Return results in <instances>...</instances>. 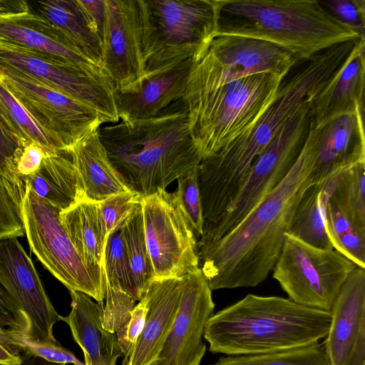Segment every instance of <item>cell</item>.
Listing matches in <instances>:
<instances>
[{"instance_id": "obj_30", "label": "cell", "mask_w": 365, "mask_h": 365, "mask_svg": "<svg viewBox=\"0 0 365 365\" xmlns=\"http://www.w3.org/2000/svg\"><path fill=\"white\" fill-rule=\"evenodd\" d=\"M0 120L24 147L34 143L46 154L63 153L48 133L33 118L1 78Z\"/></svg>"}, {"instance_id": "obj_42", "label": "cell", "mask_w": 365, "mask_h": 365, "mask_svg": "<svg viewBox=\"0 0 365 365\" xmlns=\"http://www.w3.org/2000/svg\"><path fill=\"white\" fill-rule=\"evenodd\" d=\"M46 155L44 150L36 143L24 147L16 163V170L24 183L25 179L39 168Z\"/></svg>"}, {"instance_id": "obj_11", "label": "cell", "mask_w": 365, "mask_h": 365, "mask_svg": "<svg viewBox=\"0 0 365 365\" xmlns=\"http://www.w3.org/2000/svg\"><path fill=\"white\" fill-rule=\"evenodd\" d=\"M61 212L26 187L22 218L31 251L68 291L83 292L103 303L106 282L80 258L61 222Z\"/></svg>"}, {"instance_id": "obj_24", "label": "cell", "mask_w": 365, "mask_h": 365, "mask_svg": "<svg viewBox=\"0 0 365 365\" xmlns=\"http://www.w3.org/2000/svg\"><path fill=\"white\" fill-rule=\"evenodd\" d=\"M71 310L61 320L66 322L75 341L82 349L85 365H116L123 356L115 333L105 329L101 320L103 303H95L88 295L69 291Z\"/></svg>"}, {"instance_id": "obj_47", "label": "cell", "mask_w": 365, "mask_h": 365, "mask_svg": "<svg viewBox=\"0 0 365 365\" xmlns=\"http://www.w3.org/2000/svg\"><path fill=\"white\" fill-rule=\"evenodd\" d=\"M0 327L19 329L18 324L0 297Z\"/></svg>"}, {"instance_id": "obj_14", "label": "cell", "mask_w": 365, "mask_h": 365, "mask_svg": "<svg viewBox=\"0 0 365 365\" xmlns=\"http://www.w3.org/2000/svg\"><path fill=\"white\" fill-rule=\"evenodd\" d=\"M0 78L63 153L105 123L89 106L24 73L0 68Z\"/></svg>"}, {"instance_id": "obj_19", "label": "cell", "mask_w": 365, "mask_h": 365, "mask_svg": "<svg viewBox=\"0 0 365 365\" xmlns=\"http://www.w3.org/2000/svg\"><path fill=\"white\" fill-rule=\"evenodd\" d=\"M314 183L365 163L364 108L316 125Z\"/></svg>"}, {"instance_id": "obj_6", "label": "cell", "mask_w": 365, "mask_h": 365, "mask_svg": "<svg viewBox=\"0 0 365 365\" xmlns=\"http://www.w3.org/2000/svg\"><path fill=\"white\" fill-rule=\"evenodd\" d=\"M284 77L257 73L184 96L190 132L202 158L252 125L275 99Z\"/></svg>"}, {"instance_id": "obj_8", "label": "cell", "mask_w": 365, "mask_h": 365, "mask_svg": "<svg viewBox=\"0 0 365 365\" xmlns=\"http://www.w3.org/2000/svg\"><path fill=\"white\" fill-rule=\"evenodd\" d=\"M298 61L289 51L269 41L214 34L192 57L184 96L257 73L286 76Z\"/></svg>"}, {"instance_id": "obj_16", "label": "cell", "mask_w": 365, "mask_h": 365, "mask_svg": "<svg viewBox=\"0 0 365 365\" xmlns=\"http://www.w3.org/2000/svg\"><path fill=\"white\" fill-rule=\"evenodd\" d=\"M106 21L102 64L115 91L134 88L145 73L143 23L140 0H105Z\"/></svg>"}, {"instance_id": "obj_22", "label": "cell", "mask_w": 365, "mask_h": 365, "mask_svg": "<svg viewBox=\"0 0 365 365\" xmlns=\"http://www.w3.org/2000/svg\"><path fill=\"white\" fill-rule=\"evenodd\" d=\"M183 281L184 276L150 282L145 292L149 309L143 331L122 365H149L158 359L178 309Z\"/></svg>"}, {"instance_id": "obj_3", "label": "cell", "mask_w": 365, "mask_h": 365, "mask_svg": "<svg viewBox=\"0 0 365 365\" xmlns=\"http://www.w3.org/2000/svg\"><path fill=\"white\" fill-rule=\"evenodd\" d=\"M98 135L123 182L141 197L165 190L202 159L183 99L152 118L100 127Z\"/></svg>"}, {"instance_id": "obj_23", "label": "cell", "mask_w": 365, "mask_h": 365, "mask_svg": "<svg viewBox=\"0 0 365 365\" xmlns=\"http://www.w3.org/2000/svg\"><path fill=\"white\" fill-rule=\"evenodd\" d=\"M364 82L365 39H359L340 69L312 100L314 125L364 108Z\"/></svg>"}, {"instance_id": "obj_31", "label": "cell", "mask_w": 365, "mask_h": 365, "mask_svg": "<svg viewBox=\"0 0 365 365\" xmlns=\"http://www.w3.org/2000/svg\"><path fill=\"white\" fill-rule=\"evenodd\" d=\"M120 230L132 269L135 291L140 301L145 295L150 282L155 278L145 237L141 202Z\"/></svg>"}, {"instance_id": "obj_13", "label": "cell", "mask_w": 365, "mask_h": 365, "mask_svg": "<svg viewBox=\"0 0 365 365\" xmlns=\"http://www.w3.org/2000/svg\"><path fill=\"white\" fill-rule=\"evenodd\" d=\"M0 297L19 330L40 340L57 342L53 327L61 316L16 237L0 240Z\"/></svg>"}, {"instance_id": "obj_9", "label": "cell", "mask_w": 365, "mask_h": 365, "mask_svg": "<svg viewBox=\"0 0 365 365\" xmlns=\"http://www.w3.org/2000/svg\"><path fill=\"white\" fill-rule=\"evenodd\" d=\"M312 101L289 118L259 154L229 207L197 246L216 241L233 229L285 177L297 160L313 121Z\"/></svg>"}, {"instance_id": "obj_39", "label": "cell", "mask_w": 365, "mask_h": 365, "mask_svg": "<svg viewBox=\"0 0 365 365\" xmlns=\"http://www.w3.org/2000/svg\"><path fill=\"white\" fill-rule=\"evenodd\" d=\"M324 9L339 22L365 39L364 0L319 1Z\"/></svg>"}, {"instance_id": "obj_36", "label": "cell", "mask_w": 365, "mask_h": 365, "mask_svg": "<svg viewBox=\"0 0 365 365\" xmlns=\"http://www.w3.org/2000/svg\"><path fill=\"white\" fill-rule=\"evenodd\" d=\"M177 181L178 187L174 192L198 241L203 233L204 218L198 186L197 167L180 177Z\"/></svg>"}, {"instance_id": "obj_32", "label": "cell", "mask_w": 365, "mask_h": 365, "mask_svg": "<svg viewBox=\"0 0 365 365\" xmlns=\"http://www.w3.org/2000/svg\"><path fill=\"white\" fill-rule=\"evenodd\" d=\"M354 228L365 233V163L343 172L330 197Z\"/></svg>"}, {"instance_id": "obj_4", "label": "cell", "mask_w": 365, "mask_h": 365, "mask_svg": "<svg viewBox=\"0 0 365 365\" xmlns=\"http://www.w3.org/2000/svg\"><path fill=\"white\" fill-rule=\"evenodd\" d=\"M331 321V312L250 294L213 314L203 336L213 354H257L317 342L326 337Z\"/></svg>"}, {"instance_id": "obj_2", "label": "cell", "mask_w": 365, "mask_h": 365, "mask_svg": "<svg viewBox=\"0 0 365 365\" xmlns=\"http://www.w3.org/2000/svg\"><path fill=\"white\" fill-rule=\"evenodd\" d=\"M356 41L336 44L299 61L283 79L274 101L232 142L202 159L197 180L202 204L221 215L245 183L259 154L282 125L312 101L340 69Z\"/></svg>"}, {"instance_id": "obj_41", "label": "cell", "mask_w": 365, "mask_h": 365, "mask_svg": "<svg viewBox=\"0 0 365 365\" xmlns=\"http://www.w3.org/2000/svg\"><path fill=\"white\" fill-rule=\"evenodd\" d=\"M333 248L351 261L365 268V233L351 230L330 240Z\"/></svg>"}, {"instance_id": "obj_12", "label": "cell", "mask_w": 365, "mask_h": 365, "mask_svg": "<svg viewBox=\"0 0 365 365\" xmlns=\"http://www.w3.org/2000/svg\"><path fill=\"white\" fill-rule=\"evenodd\" d=\"M0 68L15 70L95 109L104 123L119 121L108 76L89 74L68 62L0 38Z\"/></svg>"}, {"instance_id": "obj_48", "label": "cell", "mask_w": 365, "mask_h": 365, "mask_svg": "<svg viewBox=\"0 0 365 365\" xmlns=\"http://www.w3.org/2000/svg\"><path fill=\"white\" fill-rule=\"evenodd\" d=\"M20 365H66L63 363H54L46 361L42 358L31 356L30 354H21V362Z\"/></svg>"}, {"instance_id": "obj_35", "label": "cell", "mask_w": 365, "mask_h": 365, "mask_svg": "<svg viewBox=\"0 0 365 365\" xmlns=\"http://www.w3.org/2000/svg\"><path fill=\"white\" fill-rule=\"evenodd\" d=\"M25 192L0 171V240L25 235L22 218Z\"/></svg>"}, {"instance_id": "obj_7", "label": "cell", "mask_w": 365, "mask_h": 365, "mask_svg": "<svg viewBox=\"0 0 365 365\" xmlns=\"http://www.w3.org/2000/svg\"><path fill=\"white\" fill-rule=\"evenodd\" d=\"M145 71L192 58L215 33V0H140Z\"/></svg>"}, {"instance_id": "obj_49", "label": "cell", "mask_w": 365, "mask_h": 365, "mask_svg": "<svg viewBox=\"0 0 365 365\" xmlns=\"http://www.w3.org/2000/svg\"><path fill=\"white\" fill-rule=\"evenodd\" d=\"M149 365H159V364H158V361L156 360V361L152 362L151 364H150Z\"/></svg>"}, {"instance_id": "obj_28", "label": "cell", "mask_w": 365, "mask_h": 365, "mask_svg": "<svg viewBox=\"0 0 365 365\" xmlns=\"http://www.w3.org/2000/svg\"><path fill=\"white\" fill-rule=\"evenodd\" d=\"M341 174L323 182L313 183L304 190L296 207L287 233L317 248H333L327 233L326 212Z\"/></svg>"}, {"instance_id": "obj_20", "label": "cell", "mask_w": 365, "mask_h": 365, "mask_svg": "<svg viewBox=\"0 0 365 365\" xmlns=\"http://www.w3.org/2000/svg\"><path fill=\"white\" fill-rule=\"evenodd\" d=\"M192 61L190 58L148 70L130 91H115L119 118L121 120L150 118L182 99Z\"/></svg>"}, {"instance_id": "obj_15", "label": "cell", "mask_w": 365, "mask_h": 365, "mask_svg": "<svg viewBox=\"0 0 365 365\" xmlns=\"http://www.w3.org/2000/svg\"><path fill=\"white\" fill-rule=\"evenodd\" d=\"M143 226L155 278L182 277L198 269L197 239L175 192L142 197Z\"/></svg>"}, {"instance_id": "obj_25", "label": "cell", "mask_w": 365, "mask_h": 365, "mask_svg": "<svg viewBox=\"0 0 365 365\" xmlns=\"http://www.w3.org/2000/svg\"><path fill=\"white\" fill-rule=\"evenodd\" d=\"M61 222L86 267L106 282L103 267L108 239L99 202L83 197L60 213Z\"/></svg>"}, {"instance_id": "obj_44", "label": "cell", "mask_w": 365, "mask_h": 365, "mask_svg": "<svg viewBox=\"0 0 365 365\" xmlns=\"http://www.w3.org/2000/svg\"><path fill=\"white\" fill-rule=\"evenodd\" d=\"M353 229L347 217L329 200L326 212V230L329 240Z\"/></svg>"}, {"instance_id": "obj_43", "label": "cell", "mask_w": 365, "mask_h": 365, "mask_svg": "<svg viewBox=\"0 0 365 365\" xmlns=\"http://www.w3.org/2000/svg\"><path fill=\"white\" fill-rule=\"evenodd\" d=\"M90 26L103 41L106 21L105 0H77Z\"/></svg>"}, {"instance_id": "obj_38", "label": "cell", "mask_w": 365, "mask_h": 365, "mask_svg": "<svg viewBox=\"0 0 365 365\" xmlns=\"http://www.w3.org/2000/svg\"><path fill=\"white\" fill-rule=\"evenodd\" d=\"M141 199L138 193L130 190L111 195L99 202L108 237L123 227Z\"/></svg>"}, {"instance_id": "obj_27", "label": "cell", "mask_w": 365, "mask_h": 365, "mask_svg": "<svg viewBox=\"0 0 365 365\" xmlns=\"http://www.w3.org/2000/svg\"><path fill=\"white\" fill-rule=\"evenodd\" d=\"M25 184L61 211L86 197L81 181L68 154H46L39 168L25 179Z\"/></svg>"}, {"instance_id": "obj_5", "label": "cell", "mask_w": 365, "mask_h": 365, "mask_svg": "<svg viewBox=\"0 0 365 365\" xmlns=\"http://www.w3.org/2000/svg\"><path fill=\"white\" fill-rule=\"evenodd\" d=\"M215 34L275 43L298 61L359 36L334 19L317 0H215Z\"/></svg>"}, {"instance_id": "obj_45", "label": "cell", "mask_w": 365, "mask_h": 365, "mask_svg": "<svg viewBox=\"0 0 365 365\" xmlns=\"http://www.w3.org/2000/svg\"><path fill=\"white\" fill-rule=\"evenodd\" d=\"M21 352L10 337L7 328L0 327V365H20Z\"/></svg>"}, {"instance_id": "obj_29", "label": "cell", "mask_w": 365, "mask_h": 365, "mask_svg": "<svg viewBox=\"0 0 365 365\" xmlns=\"http://www.w3.org/2000/svg\"><path fill=\"white\" fill-rule=\"evenodd\" d=\"M34 5L36 14L57 28L82 53L103 66L101 41L77 0L37 1Z\"/></svg>"}, {"instance_id": "obj_37", "label": "cell", "mask_w": 365, "mask_h": 365, "mask_svg": "<svg viewBox=\"0 0 365 365\" xmlns=\"http://www.w3.org/2000/svg\"><path fill=\"white\" fill-rule=\"evenodd\" d=\"M14 343L26 354L38 356L54 363L85 365L71 351L58 342H51L31 337L19 329L7 328Z\"/></svg>"}, {"instance_id": "obj_26", "label": "cell", "mask_w": 365, "mask_h": 365, "mask_svg": "<svg viewBox=\"0 0 365 365\" xmlns=\"http://www.w3.org/2000/svg\"><path fill=\"white\" fill-rule=\"evenodd\" d=\"M82 183L85 197L101 202L130 191L111 163L102 144L98 130L86 135L68 151Z\"/></svg>"}, {"instance_id": "obj_1", "label": "cell", "mask_w": 365, "mask_h": 365, "mask_svg": "<svg viewBox=\"0 0 365 365\" xmlns=\"http://www.w3.org/2000/svg\"><path fill=\"white\" fill-rule=\"evenodd\" d=\"M315 135L283 180L229 232L197 247L200 267L211 290L254 287L273 269L298 202L314 183Z\"/></svg>"}, {"instance_id": "obj_33", "label": "cell", "mask_w": 365, "mask_h": 365, "mask_svg": "<svg viewBox=\"0 0 365 365\" xmlns=\"http://www.w3.org/2000/svg\"><path fill=\"white\" fill-rule=\"evenodd\" d=\"M211 365H330L319 341L285 350L247 355H227Z\"/></svg>"}, {"instance_id": "obj_10", "label": "cell", "mask_w": 365, "mask_h": 365, "mask_svg": "<svg viewBox=\"0 0 365 365\" xmlns=\"http://www.w3.org/2000/svg\"><path fill=\"white\" fill-rule=\"evenodd\" d=\"M356 266L334 248L312 246L286 232L273 277L293 302L331 312Z\"/></svg>"}, {"instance_id": "obj_40", "label": "cell", "mask_w": 365, "mask_h": 365, "mask_svg": "<svg viewBox=\"0 0 365 365\" xmlns=\"http://www.w3.org/2000/svg\"><path fill=\"white\" fill-rule=\"evenodd\" d=\"M24 148L0 120V171L11 182L26 191V185L16 170V163Z\"/></svg>"}, {"instance_id": "obj_18", "label": "cell", "mask_w": 365, "mask_h": 365, "mask_svg": "<svg viewBox=\"0 0 365 365\" xmlns=\"http://www.w3.org/2000/svg\"><path fill=\"white\" fill-rule=\"evenodd\" d=\"M331 314L324 347L330 365H365V268L350 273Z\"/></svg>"}, {"instance_id": "obj_21", "label": "cell", "mask_w": 365, "mask_h": 365, "mask_svg": "<svg viewBox=\"0 0 365 365\" xmlns=\"http://www.w3.org/2000/svg\"><path fill=\"white\" fill-rule=\"evenodd\" d=\"M0 38L56 56L89 74L108 76L102 66L82 53L57 28L31 9L0 13Z\"/></svg>"}, {"instance_id": "obj_34", "label": "cell", "mask_w": 365, "mask_h": 365, "mask_svg": "<svg viewBox=\"0 0 365 365\" xmlns=\"http://www.w3.org/2000/svg\"><path fill=\"white\" fill-rule=\"evenodd\" d=\"M103 267L106 285L120 287L135 302H139L121 230L108 237L104 250Z\"/></svg>"}, {"instance_id": "obj_46", "label": "cell", "mask_w": 365, "mask_h": 365, "mask_svg": "<svg viewBox=\"0 0 365 365\" xmlns=\"http://www.w3.org/2000/svg\"><path fill=\"white\" fill-rule=\"evenodd\" d=\"M29 9L28 3L23 0H0V13L24 11Z\"/></svg>"}, {"instance_id": "obj_17", "label": "cell", "mask_w": 365, "mask_h": 365, "mask_svg": "<svg viewBox=\"0 0 365 365\" xmlns=\"http://www.w3.org/2000/svg\"><path fill=\"white\" fill-rule=\"evenodd\" d=\"M212 290L200 268L184 276L178 309L158 357L159 365H200L205 325L213 314Z\"/></svg>"}]
</instances>
